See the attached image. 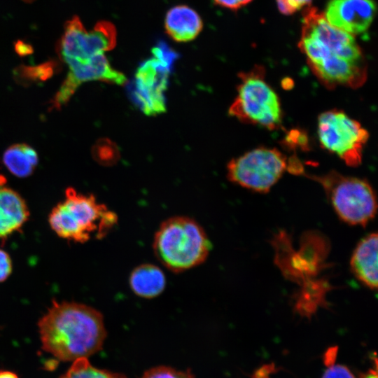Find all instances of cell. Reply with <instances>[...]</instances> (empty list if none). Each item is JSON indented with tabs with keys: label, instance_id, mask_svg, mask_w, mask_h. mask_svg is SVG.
Segmentation results:
<instances>
[{
	"label": "cell",
	"instance_id": "obj_1",
	"mask_svg": "<svg viewBox=\"0 0 378 378\" xmlns=\"http://www.w3.org/2000/svg\"><path fill=\"white\" fill-rule=\"evenodd\" d=\"M42 349L62 361L88 358L106 337L103 315L83 303L54 301L38 322Z\"/></svg>",
	"mask_w": 378,
	"mask_h": 378
},
{
	"label": "cell",
	"instance_id": "obj_2",
	"mask_svg": "<svg viewBox=\"0 0 378 378\" xmlns=\"http://www.w3.org/2000/svg\"><path fill=\"white\" fill-rule=\"evenodd\" d=\"M116 214L98 203L92 195L65 191V199L54 206L48 216L51 229L59 237L78 243L102 239L117 223Z\"/></svg>",
	"mask_w": 378,
	"mask_h": 378
},
{
	"label": "cell",
	"instance_id": "obj_3",
	"mask_svg": "<svg viewBox=\"0 0 378 378\" xmlns=\"http://www.w3.org/2000/svg\"><path fill=\"white\" fill-rule=\"evenodd\" d=\"M210 246L203 227L194 219L181 216L163 221L154 235L153 244L158 260L176 273L203 263Z\"/></svg>",
	"mask_w": 378,
	"mask_h": 378
},
{
	"label": "cell",
	"instance_id": "obj_4",
	"mask_svg": "<svg viewBox=\"0 0 378 378\" xmlns=\"http://www.w3.org/2000/svg\"><path fill=\"white\" fill-rule=\"evenodd\" d=\"M265 75V69L260 66L239 74L237 96L228 113L241 122L272 130L281 125L283 112L279 96Z\"/></svg>",
	"mask_w": 378,
	"mask_h": 378
},
{
	"label": "cell",
	"instance_id": "obj_5",
	"mask_svg": "<svg viewBox=\"0 0 378 378\" xmlns=\"http://www.w3.org/2000/svg\"><path fill=\"white\" fill-rule=\"evenodd\" d=\"M313 179L322 186L334 211L346 223L363 226L374 217L377 196L368 181L334 170Z\"/></svg>",
	"mask_w": 378,
	"mask_h": 378
},
{
	"label": "cell",
	"instance_id": "obj_6",
	"mask_svg": "<svg viewBox=\"0 0 378 378\" xmlns=\"http://www.w3.org/2000/svg\"><path fill=\"white\" fill-rule=\"evenodd\" d=\"M317 134L321 146L346 165L356 167L361 164L369 133L345 112L339 109L322 112L317 120Z\"/></svg>",
	"mask_w": 378,
	"mask_h": 378
},
{
	"label": "cell",
	"instance_id": "obj_7",
	"mask_svg": "<svg viewBox=\"0 0 378 378\" xmlns=\"http://www.w3.org/2000/svg\"><path fill=\"white\" fill-rule=\"evenodd\" d=\"M288 168L286 156L276 148L258 147L227 164V178L248 190L266 193Z\"/></svg>",
	"mask_w": 378,
	"mask_h": 378
},
{
	"label": "cell",
	"instance_id": "obj_8",
	"mask_svg": "<svg viewBox=\"0 0 378 378\" xmlns=\"http://www.w3.org/2000/svg\"><path fill=\"white\" fill-rule=\"evenodd\" d=\"M116 43L117 31L112 22L99 21L88 31L80 18L74 16L66 22L57 50L63 61L83 60L113 50Z\"/></svg>",
	"mask_w": 378,
	"mask_h": 378
},
{
	"label": "cell",
	"instance_id": "obj_9",
	"mask_svg": "<svg viewBox=\"0 0 378 378\" xmlns=\"http://www.w3.org/2000/svg\"><path fill=\"white\" fill-rule=\"evenodd\" d=\"M64 62L68 66L69 71L53 98V106L57 108L66 104L83 83L100 80L122 85L126 81L125 76L112 67L104 54L83 60L66 59Z\"/></svg>",
	"mask_w": 378,
	"mask_h": 378
},
{
	"label": "cell",
	"instance_id": "obj_10",
	"mask_svg": "<svg viewBox=\"0 0 378 378\" xmlns=\"http://www.w3.org/2000/svg\"><path fill=\"white\" fill-rule=\"evenodd\" d=\"M170 71L171 68L154 57L137 69L132 95L146 114L156 115L165 111L164 92Z\"/></svg>",
	"mask_w": 378,
	"mask_h": 378
},
{
	"label": "cell",
	"instance_id": "obj_11",
	"mask_svg": "<svg viewBox=\"0 0 378 378\" xmlns=\"http://www.w3.org/2000/svg\"><path fill=\"white\" fill-rule=\"evenodd\" d=\"M377 10L373 0H330L324 13L333 27L351 34L365 32Z\"/></svg>",
	"mask_w": 378,
	"mask_h": 378
},
{
	"label": "cell",
	"instance_id": "obj_12",
	"mask_svg": "<svg viewBox=\"0 0 378 378\" xmlns=\"http://www.w3.org/2000/svg\"><path fill=\"white\" fill-rule=\"evenodd\" d=\"M302 36L318 41L335 55L345 46L356 42L352 34L333 27L323 13L309 6L304 12Z\"/></svg>",
	"mask_w": 378,
	"mask_h": 378
},
{
	"label": "cell",
	"instance_id": "obj_13",
	"mask_svg": "<svg viewBox=\"0 0 378 378\" xmlns=\"http://www.w3.org/2000/svg\"><path fill=\"white\" fill-rule=\"evenodd\" d=\"M377 234L370 233L356 245L350 260L356 278L370 289L377 288Z\"/></svg>",
	"mask_w": 378,
	"mask_h": 378
},
{
	"label": "cell",
	"instance_id": "obj_14",
	"mask_svg": "<svg viewBox=\"0 0 378 378\" xmlns=\"http://www.w3.org/2000/svg\"><path fill=\"white\" fill-rule=\"evenodd\" d=\"M29 211L24 200L0 178V238L11 235L27 221Z\"/></svg>",
	"mask_w": 378,
	"mask_h": 378
},
{
	"label": "cell",
	"instance_id": "obj_15",
	"mask_svg": "<svg viewBox=\"0 0 378 378\" xmlns=\"http://www.w3.org/2000/svg\"><path fill=\"white\" fill-rule=\"evenodd\" d=\"M164 28L167 35L176 42H189L194 40L203 29V21L192 8L178 5L167 13Z\"/></svg>",
	"mask_w": 378,
	"mask_h": 378
},
{
	"label": "cell",
	"instance_id": "obj_16",
	"mask_svg": "<svg viewBox=\"0 0 378 378\" xmlns=\"http://www.w3.org/2000/svg\"><path fill=\"white\" fill-rule=\"evenodd\" d=\"M129 284L132 292L137 296L150 299L163 292L166 286V277L159 267L145 263L132 271Z\"/></svg>",
	"mask_w": 378,
	"mask_h": 378
},
{
	"label": "cell",
	"instance_id": "obj_17",
	"mask_svg": "<svg viewBox=\"0 0 378 378\" xmlns=\"http://www.w3.org/2000/svg\"><path fill=\"white\" fill-rule=\"evenodd\" d=\"M3 162L11 174L24 178L33 173L38 164V158L32 147L26 144H18L5 150Z\"/></svg>",
	"mask_w": 378,
	"mask_h": 378
},
{
	"label": "cell",
	"instance_id": "obj_18",
	"mask_svg": "<svg viewBox=\"0 0 378 378\" xmlns=\"http://www.w3.org/2000/svg\"><path fill=\"white\" fill-rule=\"evenodd\" d=\"M59 378H127L120 373L112 372L92 365L87 358L73 361L69 369Z\"/></svg>",
	"mask_w": 378,
	"mask_h": 378
},
{
	"label": "cell",
	"instance_id": "obj_19",
	"mask_svg": "<svg viewBox=\"0 0 378 378\" xmlns=\"http://www.w3.org/2000/svg\"><path fill=\"white\" fill-rule=\"evenodd\" d=\"M92 153L93 158L104 166L114 164L120 158L118 146L107 139L98 140L92 147Z\"/></svg>",
	"mask_w": 378,
	"mask_h": 378
},
{
	"label": "cell",
	"instance_id": "obj_20",
	"mask_svg": "<svg viewBox=\"0 0 378 378\" xmlns=\"http://www.w3.org/2000/svg\"><path fill=\"white\" fill-rule=\"evenodd\" d=\"M141 378H195L191 372L177 370L167 366H158L144 372Z\"/></svg>",
	"mask_w": 378,
	"mask_h": 378
},
{
	"label": "cell",
	"instance_id": "obj_21",
	"mask_svg": "<svg viewBox=\"0 0 378 378\" xmlns=\"http://www.w3.org/2000/svg\"><path fill=\"white\" fill-rule=\"evenodd\" d=\"M153 57L171 68L177 54L164 43H160L152 49Z\"/></svg>",
	"mask_w": 378,
	"mask_h": 378
},
{
	"label": "cell",
	"instance_id": "obj_22",
	"mask_svg": "<svg viewBox=\"0 0 378 378\" xmlns=\"http://www.w3.org/2000/svg\"><path fill=\"white\" fill-rule=\"evenodd\" d=\"M278 8L285 15H290L297 10L307 6H309L312 0H276Z\"/></svg>",
	"mask_w": 378,
	"mask_h": 378
},
{
	"label": "cell",
	"instance_id": "obj_23",
	"mask_svg": "<svg viewBox=\"0 0 378 378\" xmlns=\"http://www.w3.org/2000/svg\"><path fill=\"white\" fill-rule=\"evenodd\" d=\"M322 378H355V377L346 366L333 365L324 372Z\"/></svg>",
	"mask_w": 378,
	"mask_h": 378
},
{
	"label": "cell",
	"instance_id": "obj_24",
	"mask_svg": "<svg viewBox=\"0 0 378 378\" xmlns=\"http://www.w3.org/2000/svg\"><path fill=\"white\" fill-rule=\"evenodd\" d=\"M12 270V260L9 254L0 249V282H3L8 278Z\"/></svg>",
	"mask_w": 378,
	"mask_h": 378
},
{
	"label": "cell",
	"instance_id": "obj_25",
	"mask_svg": "<svg viewBox=\"0 0 378 378\" xmlns=\"http://www.w3.org/2000/svg\"><path fill=\"white\" fill-rule=\"evenodd\" d=\"M214 2L220 6L237 10L241 6L249 4L252 0H213Z\"/></svg>",
	"mask_w": 378,
	"mask_h": 378
},
{
	"label": "cell",
	"instance_id": "obj_26",
	"mask_svg": "<svg viewBox=\"0 0 378 378\" xmlns=\"http://www.w3.org/2000/svg\"><path fill=\"white\" fill-rule=\"evenodd\" d=\"M0 378H19L18 375L10 371L1 370L0 371Z\"/></svg>",
	"mask_w": 378,
	"mask_h": 378
}]
</instances>
